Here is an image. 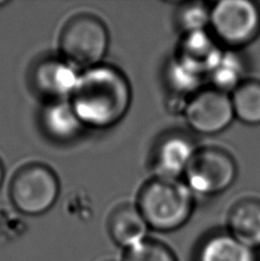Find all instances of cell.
I'll list each match as a JSON object with an SVG mask.
<instances>
[{"mask_svg": "<svg viewBox=\"0 0 260 261\" xmlns=\"http://www.w3.org/2000/svg\"><path fill=\"white\" fill-rule=\"evenodd\" d=\"M4 176H5V170H4V165L2 161H0V187H2V184L4 181Z\"/></svg>", "mask_w": 260, "mask_h": 261, "instance_id": "cell-20", "label": "cell"}, {"mask_svg": "<svg viewBox=\"0 0 260 261\" xmlns=\"http://www.w3.org/2000/svg\"><path fill=\"white\" fill-rule=\"evenodd\" d=\"M230 99L235 117L244 124H260V82L244 81Z\"/></svg>", "mask_w": 260, "mask_h": 261, "instance_id": "cell-17", "label": "cell"}, {"mask_svg": "<svg viewBox=\"0 0 260 261\" xmlns=\"http://www.w3.org/2000/svg\"><path fill=\"white\" fill-rule=\"evenodd\" d=\"M6 2H0V6H4V5H6Z\"/></svg>", "mask_w": 260, "mask_h": 261, "instance_id": "cell-21", "label": "cell"}, {"mask_svg": "<svg viewBox=\"0 0 260 261\" xmlns=\"http://www.w3.org/2000/svg\"><path fill=\"white\" fill-rule=\"evenodd\" d=\"M213 36L231 49L243 47L260 34V7L250 0H221L211 7Z\"/></svg>", "mask_w": 260, "mask_h": 261, "instance_id": "cell-5", "label": "cell"}, {"mask_svg": "<svg viewBox=\"0 0 260 261\" xmlns=\"http://www.w3.org/2000/svg\"><path fill=\"white\" fill-rule=\"evenodd\" d=\"M228 232L241 243L253 250L260 249V202L243 199L231 207Z\"/></svg>", "mask_w": 260, "mask_h": 261, "instance_id": "cell-14", "label": "cell"}, {"mask_svg": "<svg viewBox=\"0 0 260 261\" xmlns=\"http://www.w3.org/2000/svg\"><path fill=\"white\" fill-rule=\"evenodd\" d=\"M60 194L58 175L49 166L31 163L16 171L11 181L9 196L14 206L27 216L47 212Z\"/></svg>", "mask_w": 260, "mask_h": 261, "instance_id": "cell-4", "label": "cell"}, {"mask_svg": "<svg viewBox=\"0 0 260 261\" xmlns=\"http://www.w3.org/2000/svg\"><path fill=\"white\" fill-rule=\"evenodd\" d=\"M131 99L125 74L113 65L99 64L81 74L70 103L85 127L106 129L122 120Z\"/></svg>", "mask_w": 260, "mask_h": 261, "instance_id": "cell-1", "label": "cell"}, {"mask_svg": "<svg viewBox=\"0 0 260 261\" xmlns=\"http://www.w3.org/2000/svg\"><path fill=\"white\" fill-rule=\"evenodd\" d=\"M148 225L138 206L122 204L114 208L108 219V230L116 244L124 249H131L145 241Z\"/></svg>", "mask_w": 260, "mask_h": 261, "instance_id": "cell-11", "label": "cell"}, {"mask_svg": "<svg viewBox=\"0 0 260 261\" xmlns=\"http://www.w3.org/2000/svg\"><path fill=\"white\" fill-rule=\"evenodd\" d=\"M194 261H259V257L256 250L242 244L228 231H219L201 242Z\"/></svg>", "mask_w": 260, "mask_h": 261, "instance_id": "cell-12", "label": "cell"}, {"mask_svg": "<svg viewBox=\"0 0 260 261\" xmlns=\"http://www.w3.org/2000/svg\"><path fill=\"white\" fill-rule=\"evenodd\" d=\"M40 124L45 134L57 142L72 141L85 127L66 100L48 102L40 114Z\"/></svg>", "mask_w": 260, "mask_h": 261, "instance_id": "cell-10", "label": "cell"}, {"mask_svg": "<svg viewBox=\"0 0 260 261\" xmlns=\"http://www.w3.org/2000/svg\"><path fill=\"white\" fill-rule=\"evenodd\" d=\"M184 114L190 128L206 135L222 132L235 118L230 96L216 88L199 91L193 95Z\"/></svg>", "mask_w": 260, "mask_h": 261, "instance_id": "cell-7", "label": "cell"}, {"mask_svg": "<svg viewBox=\"0 0 260 261\" xmlns=\"http://www.w3.org/2000/svg\"><path fill=\"white\" fill-rule=\"evenodd\" d=\"M211 6L202 2L184 4L178 12V24L185 35L206 31L210 27Z\"/></svg>", "mask_w": 260, "mask_h": 261, "instance_id": "cell-18", "label": "cell"}, {"mask_svg": "<svg viewBox=\"0 0 260 261\" xmlns=\"http://www.w3.org/2000/svg\"><path fill=\"white\" fill-rule=\"evenodd\" d=\"M198 150L194 140L183 132H170L157 141L151 156L156 178L179 180Z\"/></svg>", "mask_w": 260, "mask_h": 261, "instance_id": "cell-8", "label": "cell"}, {"mask_svg": "<svg viewBox=\"0 0 260 261\" xmlns=\"http://www.w3.org/2000/svg\"><path fill=\"white\" fill-rule=\"evenodd\" d=\"M109 45V34L102 20L83 13L64 24L60 36L63 60L75 68L91 69L103 60Z\"/></svg>", "mask_w": 260, "mask_h": 261, "instance_id": "cell-3", "label": "cell"}, {"mask_svg": "<svg viewBox=\"0 0 260 261\" xmlns=\"http://www.w3.org/2000/svg\"><path fill=\"white\" fill-rule=\"evenodd\" d=\"M238 175V166L228 152L219 148H202L195 153L185 173L193 193L217 195L228 189Z\"/></svg>", "mask_w": 260, "mask_h": 261, "instance_id": "cell-6", "label": "cell"}, {"mask_svg": "<svg viewBox=\"0 0 260 261\" xmlns=\"http://www.w3.org/2000/svg\"><path fill=\"white\" fill-rule=\"evenodd\" d=\"M138 208L148 227L159 231H173L192 216L193 192L180 180L154 178L140 190Z\"/></svg>", "mask_w": 260, "mask_h": 261, "instance_id": "cell-2", "label": "cell"}, {"mask_svg": "<svg viewBox=\"0 0 260 261\" xmlns=\"http://www.w3.org/2000/svg\"><path fill=\"white\" fill-rule=\"evenodd\" d=\"M80 79L76 68L66 60L46 58L37 63L31 72V83L38 94L52 101H61L75 91Z\"/></svg>", "mask_w": 260, "mask_h": 261, "instance_id": "cell-9", "label": "cell"}, {"mask_svg": "<svg viewBox=\"0 0 260 261\" xmlns=\"http://www.w3.org/2000/svg\"><path fill=\"white\" fill-rule=\"evenodd\" d=\"M222 50L207 31H197L184 36L178 58L203 74H209L219 61Z\"/></svg>", "mask_w": 260, "mask_h": 261, "instance_id": "cell-13", "label": "cell"}, {"mask_svg": "<svg viewBox=\"0 0 260 261\" xmlns=\"http://www.w3.org/2000/svg\"><path fill=\"white\" fill-rule=\"evenodd\" d=\"M244 71L243 59L235 52V49H229L222 52L219 61L209 76L211 78L213 88L228 94V92H234L243 83Z\"/></svg>", "mask_w": 260, "mask_h": 261, "instance_id": "cell-15", "label": "cell"}, {"mask_svg": "<svg viewBox=\"0 0 260 261\" xmlns=\"http://www.w3.org/2000/svg\"><path fill=\"white\" fill-rule=\"evenodd\" d=\"M205 74L199 72L192 65L178 57L174 58L166 69V82L173 95L187 97L199 92V87Z\"/></svg>", "mask_w": 260, "mask_h": 261, "instance_id": "cell-16", "label": "cell"}, {"mask_svg": "<svg viewBox=\"0 0 260 261\" xmlns=\"http://www.w3.org/2000/svg\"><path fill=\"white\" fill-rule=\"evenodd\" d=\"M124 261H178V259L162 242L146 239L126 250Z\"/></svg>", "mask_w": 260, "mask_h": 261, "instance_id": "cell-19", "label": "cell"}]
</instances>
